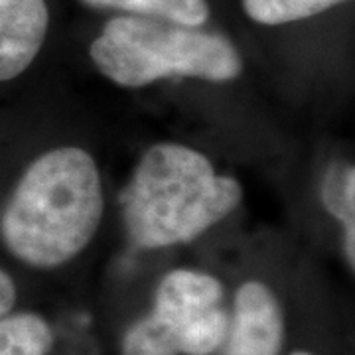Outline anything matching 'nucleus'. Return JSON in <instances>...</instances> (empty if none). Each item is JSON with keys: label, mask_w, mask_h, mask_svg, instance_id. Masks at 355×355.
<instances>
[{"label": "nucleus", "mask_w": 355, "mask_h": 355, "mask_svg": "<svg viewBox=\"0 0 355 355\" xmlns=\"http://www.w3.org/2000/svg\"><path fill=\"white\" fill-rule=\"evenodd\" d=\"M223 284L200 270L176 268L160 280L153 312L123 340V355H209L225 342Z\"/></svg>", "instance_id": "20e7f679"}, {"label": "nucleus", "mask_w": 355, "mask_h": 355, "mask_svg": "<svg viewBox=\"0 0 355 355\" xmlns=\"http://www.w3.org/2000/svg\"><path fill=\"white\" fill-rule=\"evenodd\" d=\"M91 60L103 76L130 89L168 77L231 81L243 71L227 38L146 16L109 20L91 44Z\"/></svg>", "instance_id": "7ed1b4c3"}, {"label": "nucleus", "mask_w": 355, "mask_h": 355, "mask_svg": "<svg viewBox=\"0 0 355 355\" xmlns=\"http://www.w3.org/2000/svg\"><path fill=\"white\" fill-rule=\"evenodd\" d=\"M105 196L93 156L60 146L28 166L0 214L4 247L34 268L65 265L101 225Z\"/></svg>", "instance_id": "f257e3e1"}, {"label": "nucleus", "mask_w": 355, "mask_h": 355, "mask_svg": "<svg viewBox=\"0 0 355 355\" xmlns=\"http://www.w3.org/2000/svg\"><path fill=\"white\" fill-rule=\"evenodd\" d=\"M14 304H16V286L12 279L4 270H0V318L10 314Z\"/></svg>", "instance_id": "9b49d317"}, {"label": "nucleus", "mask_w": 355, "mask_h": 355, "mask_svg": "<svg viewBox=\"0 0 355 355\" xmlns=\"http://www.w3.org/2000/svg\"><path fill=\"white\" fill-rule=\"evenodd\" d=\"M51 345L53 331L38 314L0 318V355H48Z\"/></svg>", "instance_id": "1a4fd4ad"}, {"label": "nucleus", "mask_w": 355, "mask_h": 355, "mask_svg": "<svg viewBox=\"0 0 355 355\" xmlns=\"http://www.w3.org/2000/svg\"><path fill=\"white\" fill-rule=\"evenodd\" d=\"M241 184L178 142L150 146L121 196L130 241L164 249L198 239L241 203Z\"/></svg>", "instance_id": "f03ea898"}, {"label": "nucleus", "mask_w": 355, "mask_h": 355, "mask_svg": "<svg viewBox=\"0 0 355 355\" xmlns=\"http://www.w3.org/2000/svg\"><path fill=\"white\" fill-rule=\"evenodd\" d=\"M284 340V320L272 291L249 280L237 291L223 355H279Z\"/></svg>", "instance_id": "39448f33"}, {"label": "nucleus", "mask_w": 355, "mask_h": 355, "mask_svg": "<svg viewBox=\"0 0 355 355\" xmlns=\"http://www.w3.org/2000/svg\"><path fill=\"white\" fill-rule=\"evenodd\" d=\"M291 355H312V354H308V352H294V354Z\"/></svg>", "instance_id": "f8f14e48"}, {"label": "nucleus", "mask_w": 355, "mask_h": 355, "mask_svg": "<svg viewBox=\"0 0 355 355\" xmlns=\"http://www.w3.org/2000/svg\"><path fill=\"white\" fill-rule=\"evenodd\" d=\"M322 202L343 227V251L347 263L355 266V168L334 164L322 182Z\"/></svg>", "instance_id": "0eeeda50"}, {"label": "nucleus", "mask_w": 355, "mask_h": 355, "mask_svg": "<svg viewBox=\"0 0 355 355\" xmlns=\"http://www.w3.org/2000/svg\"><path fill=\"white\" fill-rule=\"evenodd\" d=\"M93 8L125 10L135 16L160 18L176 24L198 28L209 18L205 0H81Z\"/></svg>", "instance_id": "6e6552de"}, {"label": "nucleus", "mask_w": 355, "mask_h": 355, "mask_svg": "<svg viewBox=\"0 0 355 355\" xmlns=\"http://www.w3.org/2000/svg\"><path fill=\"white\" fill-rule=\"evenodd\" d=\"M345 0H243L247 16L265 26L291 24L326 12Z\"/></svg>", "instance_id": "9d476101"}, {"label": "nucleus", "mask_w": 355, "mask_h": 355, "mask_svg": "<svg viewBox=\"0 0 355 355\" xmlns=\"http://www.w3.org/2000/svg\"><path fill=\"white\" fill-rule=\"evenodd\" d=\"M48 26L46 0H0V81L22 76L32 65Z\"/></svg>", "instance_id": "423d86ee"}]
</instances>
